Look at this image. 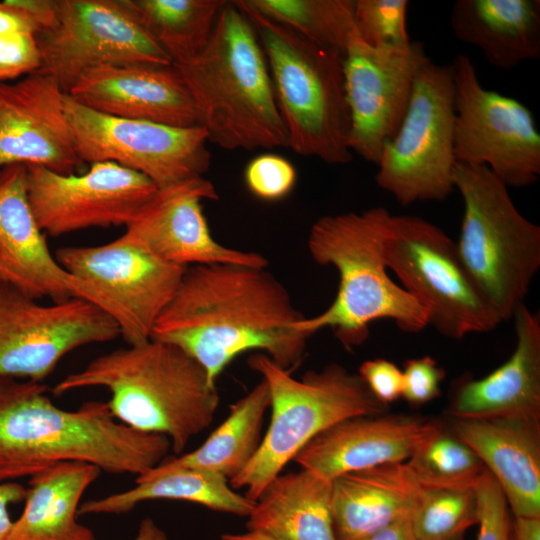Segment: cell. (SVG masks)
Segmentation results:
<instances>
[{"instance_id": "23", "label": "cell", "mask_w": 540, "mask_h": 540, "mask_svg": "<svg viewBox=\"0 0 540 540\" xmlns=\"http://www.w3.org/2000/svg\"><path fill=\"white\" fill-rule=\"evenodd\" d=\"M452 431L493 475L513 516L540 517V417L455 418Z\"/></svg>"}, {"instance_id": "4", "label": "cell", "mask_w": 540, "mask_h": 540, "mask_svg": "<svg viewBox=\"0 0 540 540\" xmlns=\"http://www.w3.org/2000/svg\"><path fill=\"white\" fill-rule=\"evenodd\" d=\"M208 141L226 150L288 148L265 55L244 12L228 1L205 48L173 64Z\"/></svg>"}, {"instance_id": "26", "label": "cell", "mask_w": 540, "mask_h": 540, "mask_svg": "<svg viewBox=\"0 0 540 540\" xmlns=\"http://www.w3.org/2000/svg\"><path fill=\"white\" fill-rule=\"evenodd\" d=\"M450 24L458 40L479 48L496 68L540 57L539 0H458Z\"/></svg>"}, {"instance_id": "43", "label": "cell", "mask_w": 540, "mask_h": 540, "mask_svg": "<svg viewBox=\"0 0 540 540\" xmlns=\"http://www.w3.org/2000/svg\"><path fill=\"white\" fill-rule=\"evenodd\" d=\"M508 540H540V517L513 516Z\"/></svg>"}, {"instance_id": "44", "label": "cell", "mask_w": 540, "mask_h": 540, "mask_svg": "<svg viewBox=\"0 0 540 540\" xmlns=\"http://www.w3.org/2000/svg\"><path fill=\"white\" fill-rule=\"evenodd\" d=\"M368 540H417L412 532L410 520L397 522L378 532Z\"/></svg>"}, {"instance_id": "21", "label": "cell", "mask_w": 540, "mask_h": 540, "mask_svg": "<svg viewBox=\"0 0 540 540\" xmlns=\"http://www.w3.org/2000/svg\"><path fill=\"white\" fill-rule=\"evenodd\" d=\"M94 111L173 127L200 126L175 65H105L85 72L67 93Z\"/></svg>"}, {"instance_id": "29", "label": "cell", "mask_w": 540, "mask_h": 540, "mask_svg": "<svg viewBox=\"0 0 540 540\" xmlns=\"http://www.w3.org/2000/svg\"><path fill=\"white\" fill-rule=\"evenodd\" d=\"M270 407L267 383L261 381L231 407L227 418L197 449L165 458L141 476H150L178 468L201 469L220 474L228 480L240 473L256 454L262 441L264 416Z\"/></svg>"}, {"instance_id": "22", "label": "cell", "mask_w": 540, "mask_h": 540, "mask_svg": "<svg viewBox=\"0 0 540 540\" xmlns=\"http://www.w3.org/2000/svg\"><path fill=\"white\" fill-rule=\"evenodd\" d=\"M440 424L406 414L348 418L318 434L293 461L332 481L345 473L406 462Z\"/></svg>"}, {"instance_id": "27", "label": "cell", "mask_w": 540, "mask_h": 540, "mask_svg": "<svg viewBox=\"0 0 540 540\" xmlns=\"http://www.w3.org/2000/svg\"><path fill=\"white\" fill-rule=\"evenodd\" d=\"M332 481L307 469L276 476L254 502L247 530L284 540H336Z\"/></svg>"}, {"instance_id": "30", "label": "cell", "mask_w": 540, "mask_h": 540, "mask_svg": "<svg viewBox=\"0 0 540 540\" xmlns=\"http://www.w3.org/2000/svg\"><path fill=\"white\" fill-rule=\"evenodd\" d=\"M136 486L123 492L80 504L78 516L122 514L148 500L169 499L196 503L211 510L247 517L254 505L233 489L224 476L201 469L178 468L138 476Z\"/></svg>"}, {"instance_id": "19", "label": "cell", "mask_w": 540, "mask_h": 540, "mask_svg": "<svg viewBox=\"0 0 540 540\" xmlns=\"http://www.w3.org/2000/svg\"><path fill=\"white\" fill-rule=\"evenodd\" d=\"M66 93L50 73L37 70L0 83V169L39 165L74 174L79 159L65 112Z\"/></svg>"}, {"instance_id": "34", "label": "cell", "mask_w": 540, "mask_h": 540, "mask_svg": "<svg viewBox=\"0 0 540 540\" xmlns=\"http://www.w3.org/2000/svg\"><path fill=\"white\" fill-rule=\"evenodd\" d=\"M478 523L474 488L425 489L410 524L417 540H463Z\"/></svg>"}, {"instance_id": "2", "label": "cell", "mask_w": 540, "mask_h": 540, "mask_svg": "<svg viewBox=\"0 0 540 540\" xmlns=\"http://www.w3.org/2000/svg\"><path fill=\"white\" fill-rule=\"evenodd\" d=\"M170 448L166 436L119 422L107 402L65 410L53 403L42 382L0 377V483L64 462L138 477L160 464Z\"/></svg>"}, {"instance_id": "12", "label": "cell", "mask_w": 540, "mask_h": 540, "mask_svg": "<svg viewBox=\"0 0 540 540\" xmlns=\"http://www.w3.org/2000/svg\"><path fill=\"white\" fill-rule=\"evenodd\" d=\"M65 112L82 163L113 162L145 175L158 188L203 177L210 166L208 136L201 126L118 118L89 109L67 94Z\"/></svg>"}, {"instance_id": "3", "label": "cell", "mask_w": 540, "mask_h": 540, "mask_svg": "<svg viewBox=\"0 0 540 540\" xmlns=\"http://www.w3.org/2000/svg\"><path fill=\"white\" fill-rule=\"evenodd\" d=\"M104 387L119 422L145 433L161 434L180 454L212 423L219 405L216 385L181 348L153 339L98 356L52 389L54 395Z\"/></svg>"}, {"instance_id": "13", "label": "cell", "mask_w": 540, "mask_h": 540, "mask_svg": "<svg viewBox=\"0 0 540 540\" xmlns=\"http://www.w3.org/2000/svg\"><path fill=\"white\" fill-rule=\"evenodd\" d=\"M119 335L118 322L89 301L41 304L0 279V377L42 382L66 354Z\"/></svg>"}, {"instance_id": "37", "label": "cell", "mask_w": 540, "mask_h": 540, "mask_svg": "<svg viewBox=\"0 0 540 540\" xmlns=\"http://www.w3.org/2000/svg\"><path fill=\"white\" fill-rule=\"evenodd\" d=\"M474 489L479 526L476 540H508L511 513L499 484L487 469L477 480Z\"/></svg>"}, {"instance_id": "14", "label": "cell", "mask_w": 540, "mask_h": 540, "mask_svg": "<svg viewBox=\"0 0 540 540\" xmlns=\"http://www.w3.org/2000/svg\"><path fill=\"white\" fill-rule=\"evenodd\" d=\"M41 68L68 93L105 65L173 64L122 0H56L55 22L36 35Z\"/></svg>"}, {"instance_id": "7", "label": "cell", "mask_w": 540, "mask_h": 540, "mask_svg": "<svg viewBox=\"0 0 540 540\" xmlns=\"http://www.w3.org/2000/svg\"><path fill=\"white\" fill-rule=\"evenodd\" d=\"M270 394L271 420L245 468L229 480L255 502L265 487L318 434L348 418L384 413L358 374L332 363L296 379L264 353L248 359Z\"/></svg>"}, {"instance_id": "15", "label": "cell", "mask_w": 540, "mask_h": 540, "mask_svg": "<svg viewBox=\"0 0 540 540\" xmlns=\"http://www.w3.org/2000/svg\"><path fill=\"white\" fill-rule=\"evenodd\" d=\"M25 166L33 215L40 229L52 237L93 227H126L159 190L145 175L113 162L92 163L80 175Z\"/></svg>"}, {"instance_id": "9", "label": "cell", "mask_w": 540, "mask_h": 540, "mask_svg": "<svg viewBox=\"0 0 540 540\" xmlns=\"http://www.w3.org/2000/svg\"><path fill=\"white\" fill-rule=\"evenodd\" d=\"M384 256L439 334L460 339L489 332L501 322L465 269L456 243L431 222L392 215Z\"/></svg>"}, {"instance_id": "20", "label": "cell", "mask_w": 540, "mask_h": 540, "mask_svg": "<svg viewBox=\"0 0 540 540\" xmlns=\"http://www.w3.org/2000/svg\"><path fill=\"white\" fill-rule=\"evenodd\" d=\"M55 257L71 274L116 301L146 339L187 268L163 262L119 238L99 246L63 247Z\"/></svg>"}, {"instance_id": "1", "label": "cell", "mask_w": 540, "mask_h": 540, "mask_svg": "<svg viewBox=\"0 0 540 540\" xmlns=\"http://www.w3.org/2000/svg\"><path fill=\"white\" fill-rule=\"evenodd\" d=\"M303 317L266 267L194 265L186 268L150 339L181 348L216 385L228 364L247 351H264L291 373L310 337L294 328Z\"/></svg>"}, {"instance_id": "5", "label": "cell", "mask_w": 540, "mask_h": 540, "mask_svg": "<svg viewBox=\"0 0 540 540\" xmlns=\"http://www.w3.org/2000/svg\"><path fill=\"white\" fill-rule=\"evenodd\" d=\"M392 215L382 207L326 215L310 228L307 247L319 265H332L339 287L332 304L319 315L303 317L294 328L311 336L329 327L351 348L369 336V324L393 320L406 333L428 326L419 302L387 273L384 245Z\"/></svg>"}, {"instance_id": "41", "label": "cell", "mask_w": 540, "mask_h": 540, "mask_svg": "<svg viewBox=\"0 0 540 540\" xmlns=\"http://www.w3.org/2000/svg\"><path fill=\"white\" fill-rule=\"evenodd\" d=\"M358 375L372 395L386 406L402 396V370L389 360H366L360 365Z\"/></svg>"}, {"instance_id": "31", "label": "cell", "mask_w": 540, "mask_h": 540, "mask_svg": "<svg viewBox=\"0 0 540 540\" xmlns=\"http://www.w3.org/2000/svg\"><path fill=\"white\" fill-rule=\"evenodd\" d=\"M173 64L198 55L209 42L225 0H122Z\"/></svg>"}, {"instance_id": "32", "label": "cell", "mask_w": 540, "mask_h": 540, "mask_svg": "<svg viewBox=\"0 0 540 540\" xmlns=\"http://www.w3.org/2000/svg\"><path fill=\"white\" fill-rule=\"evenodd\" d=\"M263 16L342 54L357 34L354 0H244Z\"/></svg>"}, {"instance_id": "6", "label": "cell", "mask_w": 540, "mask_h": 540, "mask_svg": "<svg viewBox=\"0 0 540 540\" xmlns=\"http://www.w3.org/2000/svg\"><path fill=\"white\" fill-rule=\"evenodd\" d=\"M251 22L269 68L288 148L339 165L352 160L341 52L315 44L234 1Z\"/></svg>"}, {"instance_id": "16", "label": "cell", "mask_w": 540, "mask_h": 540, "mask_svg": "<svg viewBox=\"0 0 540 540\" xmlns=\"http://www.w3.org/2000/svg\"><path fill=\"white\" fill-rule=\"evenodd\" d=\"M431 59L421 42L371 47L358 33L343 57L350 151L377 165L406 113L415 78Z\"/></svg>"}, {"instance_id": "40", "label": "cell", "mask_w": 540, "mask_h": 540, "mask_svg": "<svg viewBox=\"0 0 540 540\" xmlns=\"http://www.w3.org/2000/svg\"><path fill=\"white\" fill-rule=\"evenodd\" d=\"M402 396L414 406L426 404L440 393L445 370L430 356L412 358L404 363Z\"/></svg>"}, {"instance_id": "25", "label": "cell", "mask_w": 540, "mask_h": 540, "mask_svg": "<svg viewBox=\"0 0 540 540\" xmlns=\"http://www.w3.org/2000/svg\"><path fill=\"white\" fill-rule=\"evenodd\" d=\"M423 492L406 462L335 477L331 510L336 540H368L390 525L411 520Z\"/></svg>"}, {"instance_id": "11", "label": "cell", "mask_w": 540, "mask_h": 540, "mask_svg": "<svg viewBox=\"0 0 540 540\" xmlns=\"http://www.w3.org/2000/svg\"><path fill=\"white\" fill-rule=\"evenodd\" d=\"M454 84V157L487 167L507 187L535 183L540 175V134L519 100L485 89L472 60L450 64Z\"/></svg>"}, {"instance_id": "42", "label": "cell", "mask_w": 540, "mask_h": 540, "mask_svg": "<svg viewBox=\"0 0 540 540\" xmlns=\"http://www.w3.org/2000/svg\"><path fill=\"white\" fill-rule=\"evenodd\" d=\"M26 488L15 481L0 483V540H8L13 521L8 507L25 499Z\"/></svg>"}, {"instance_id": "8", "label": "cell", "mask_w": 540, "mask_h": 540, "mask_svg": "<svg viewBox=\"0 0 540 540\" xmlns=\"http://www.w3.org/2000/svg\"><path fill=\"white\" fill-rule=\"evenodd\" d=\"M453 184L464 207L460 259L501 322L509 320L540 267V227L520 213L508 187L485 166L456 162Z\"/></svg>"}, {"instance_id": "38", "label": "cell", "mask_w": 540, "mask_h": 540, "mask_svg": "<svg viewBox=\"0 0 540 540\" xmlns=\"http://www.w3.org/2000/svg\"><path fill=\"white\" fill-rule=\"evenodd\" d=\"M55 0H8L0 2V35L13 32L38 34L55 21Z\"/></svg>"}, {"instance_id": "33", "label": "cell", "mask_w": 540, "mask_h": 540, "mask_svg": "<svg viewBox=\"0 0 540 540\" xmlns=\"http://www.w3.org/2000/svg\"><path fill=\"white\" fill-rule=\"evenodd\" d=\"M425 489H469L485 471L475 452L442 424L406 461Z\"/></svg>"}, {"instance_id": "18", "label": "cell", "mask_w": 540, "mask_h": 540, "mask_svg": "<svg viewBox=\"0 0 540 540\" xmlns=\"http://www.w3.org/2000/svg\"><path fill=\"white\" fill-rule=\"evenodd\" d=\"M217 198L214 185L204 177L159 188L119 239L163 262L182 267L224 263L267 267L263 255L233 249L214 239L202 201Z\"/></svg>"}, {"instance_id": "10", "label": "cell", "mask_w": 540, "mask_h": 540, "mask_svg": "<svg viewBox=\"0 0 540 540\" xmlns=\"http://www.w3.org/2000/svg\"><path fill=\"white\" fill-rule=\"evenodd\" d=\"M454 84L451 65L418 72L404 118L384 145L375 180L402 205L441 201L454 189Z\"/></svg>"}, {"instance_id": "36", "label": "cell", "mask_w": 540, "mask_h": 540, "mask_svg": "<svg viewBox=\"0 0 540 540\" xmlns=\"http://www.w3.org/2000/svg\"><path fill=\"white\" fill-rule=\"evenodd\" d=\"M244 179L249 191L265 201L287 196L296 182L294 166L284 157L267 153L253 158L246 166Z\"/></svg>"}, {"instance_id": "24", "label": "cell", "mask_w": 540, "mask_h": 540, "mask_svg": "<svg viewBox=\"0 0 540 540\" xmlns=\"http://www.w3.org/2000/svg\"><path fill=\"white\" fill-rule=\"evenodd\" d=\"M516 346L510 357L480 379L462 377L452 390L456 419L540 417V321L523 303L516 309Z\"/></svg>"}, {"instance_id": "45", "label": "cell", "mask_w": 540, "mask_h": 540, "mask_svg": "<svg viewBox=\"0 0 540 540\" xmlns=\"http://www.w3.org/2000/svg\"><path fill=\"white\" fill-rule=\"evenodd\" d=\"M133 540H168V537L152 518L146 517L140 522Z\"/></svg>"}, {"instance_id": "39", "label": "cell", "mask_w": 540, "mask_h": 540, "mask_svg": "<svg viewBox=\"0 0 540 540\" xmlns=\"http://www.w3.org/2000/svg\"><path fill=\"white\" fill-rule=\"evenodd\" d=\"M36 34L13 32L0 35V83L27 76L41 68Z\"/></svg>"}, {"instance_id": "46", "label": "cell", "mask_w": 540, "mask_h": 540, "mask_svg": "<svg viewBox=\"0 0 540 540\" xmlns=\"http://www.w3.org/2000/svg\"><path fill=\"white\" fill-rule=\"evenodd\" d=\"M221 540H284L282 538L254 530L243 533H227L221 536Z\"/></svg>"}, {"instance_id": "17", "label": "cell", "mask_w": 540, "mask_h": 540, "mask_svg": "<svg viewBox=\"0 0 540 540\" xmlns=\"http://www.w3.org/2000/svg\"><path fill=\"white\" fill-rule=\"evenodd\" d=\"M0 279L36 299L89 301L109 313L122 331L133 328L132 319L116 301L53 257L27 197L23 164L0 169Z\"/></svg>"}, {"instance_id": "28", "label": "cell", "mask_w": 540, "mask_h": 540, "mask_svg": "<svg viewBox=\"0 0 540 540\" xmlns=\"http://www.w3.org/2000/svg\"><path fill=\"white\" fill-rule=\"evenodd\" d=\"M100 473L89 463L64 462L31 476L8 540H96L77 517L84 492Z\"/></svg>"}, {"instance_id": "35", "label": "cell", "mask_w": 540, "mask_h": 540, "mask_svg": "<svg viewBox=\"0 0 540 540\" xmlns=\"http://www.w3.org/2000/svg\"><path fill=\"white\" fill-rule=\"evenodd\" d=\"M407 0H354V22L360 39L371 47L409 44Z\"/></svg>"}]
</instances>
